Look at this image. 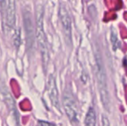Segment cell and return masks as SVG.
I'll return each mask as SVG.
<instances>
[{"label": "cell", "instance_id": "1", "mask_svg": "<svg viewBox=\"0 0 127 126\" xmlns=\"http://www.w3.org/2000/svg\"><path fill=\"white\" fill-rule=\"evenodd\" d=\"M43 17L44 7L42 4H38L35 8V39L40 50L42 67L44 72H46L49 61V51L47 35L43 27Z\"/></svg>", "mask_w": 127, "mask_h": 126}, {"label": "cell", "instance_id": "2", "mask_svg": "<svg viewBox=\"0 0 127 126\" xmlns=\"http://www.w3.org/2000/svg\"><path fill=\"white\" fill-rule=\"evenodd\" d=\"M95 74L96 79H97L98 88H99V95H100V100L103 104L104 108L109 111L111 104L110 93L108 91L105 67L99 51H97L95 55Z\"/></svg>", "mask_w": 127, "mask_h": 126}, {"label": "cell", "instance_id": "3", "mask_svg": "<svg viewBox=\"0 0 127 126\" xmlns=\"http://www.w3.org/2000/svg\"><path fill=\"white\" fill-rule=\"evenodd\" d=\"M0 13L3 32L7 35L16 27V2L14 0H1Z\"/></svg>", "mask_w": 127, "mask_h": 126}, {"label": "cell", "instance_id": "4", "mask_svg": "<svg viewBox=\"0 0 127 126\" xmlns=\"http://www.w3.org/2000/svg\"><path fill=\"white\" fill-rule=\"evenodd\" d=\"M23 24H24V32L26 39V51L29 54L34 53L35 42V27L33 23V15L29 5H24L22 10Z\"/></svg>", "mask_w": 127, "mask_h": 126}, {"label": "cell", "instance_id": "5", "mask_svg": "<svg viewBox=\"0 0 127 126\" xmlns=\"http://www.w3.org/2000/svg\"><path fill=\"white\" fill-rule=\"evenodd\" d=\"M58 16L66 42L67 44H71L72 42V18H71L70 13L67 6L62 3H61L59 6Z\"/></svg>", "mask_w": 127, "mask_h": 126}, {"label": "cell", "instance_id": "6", "mask_svg": "<svg viewBox=\"0 0 127 126\" xmlns=\"http://www.w3.org/2000/svg\"><path fill=\"white\" fill-rule=\"evenodd\" d=\"M62 105L69 121L72 123L77 122L78 107H77L76 101L72 92L67 89L65 90L62 95Z\"/></svg>", "mask_w": 127, "mask_h": 126}, {"label": "cell", "instance_id": "7", "mask_svg": "<svg viewBox=\"0 0 127 126\" xmlns=\"http://www.w3.org/2000/svg\"><path fill=\"white\" fill-rule=\"evenodd\" d=\"M0 93L3 96V101H4L7 108L9 109V111L11 114L16 125H17V126H20V114L17 111L16 101L14 99L13 96L11 95V93H10L6 85L3 84V81L0 82Z\"/></svg>", "mask_w": 127, "mask_h": 126}, {"label": "cell", "instance_id": "8", "mask_svg": "<svg viewBox=\"0 0 127 126\" xmlns=\"http://www.w3.org/2000/svg\"><path fill=\"white\" fill-rule=\"evenodd\" d=\"M46 87H47L48 94H49V100H50L52 105L60 111L61 104H60V99H59L58 88H57L56 80H55V77L54 74H50L49 76Z\"/></svg>", "mask_w": 127, "mask_h": 126}, {"label": "cell", "instance_id": "9", "mask_svg": "<svg viewBox=\"0 0 127 126\" xmlns=\"http://www.w3.org/2000/svg\"><path fill=\"white\" fill-rule=\"evenodd\" d=\"M96 113L93 107H90L87 111L85 118V126H96Z\"/></svg>", "mask_w": 127, "mask_h": 126}, {"label": "cell", "instance_id": "10", "mask_svg": "<svg viewBox=\"0 0 127 126\" xmlns=\"http://www.w3.org/2000/svg\"><path fill=\"white\" fill-rule=\"evenodd\" d=\"M111 39H112V48H113L114 50H117L118 48L120 45V41L119 40L117 36V34L114 31L113 29H112V35H111Z\"/></svg>", "mask_w": 127, "mask_h": 126}, {"label": "cell", "instance_id": "11", "mask_svg": "<svg viewBox=\"0 0 127 126\" xmlns=\"http://www.w3.org/2000/svg\"><path fill=\"white\" fill-rule=\"evenodd\" d=\"M13 42H14V45L17 49H18L19 46L21 44V29L20 28H17L16 29V31L14 32L13 35Z\"/></svg>", "mask_w": 127, "mask_h": 126}, {"label": "cell", "instance_id": "12", "mask_svg": "<svg viewBox=\"0 0 127 126\" xmlns=\"http://www.w3.org/2000/svg\"><path fill=\"white\" fill-rule=\"evenodd\" d=\"M37 126H56L55 124L50 122L45 121V120H38L37 121Z\"/></svg>", "mask_w": 127, "mask_h": 126}, {"label": "cell", "instance_id": "13", "mask_svg": "<svg viewBox=\"0 0 127 126\" xmlns=\"http://www.w3.org/2000/svg\"><path fill=\"white\" fill-rule=\"evenodd\" d=\"M102 126H111L110 121L107 118V117H105V115L102 116Z\"/></svg>", "mask_w": 127, "mask_h": 126}]
</instances>
